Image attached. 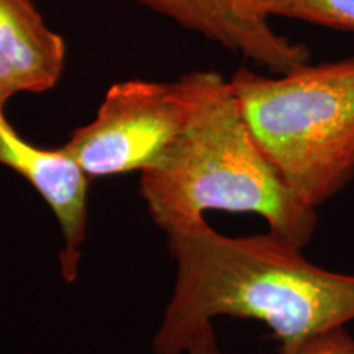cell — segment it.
I'll list each match as a JSON object with an SVG mask.
<instances>
[{
	"instance_id": "obj_7",
	"label": "cell",
	"mask_w": 354,
	"mask_h": 354,
	"mask_svg": "<svg viewBox=\"0 0 354 354\" xmlns=\"http://www.w3.org/2000/svg\"><path fill=\"white\" fill-rule=\"evenodd\" d=\"M66 43L32 0H0V102L51 91L63 76Z\"/></svg>"
},
{
	"instance_id": "obj_6",
	"label": "cell",
	"mask_w": 354,
	"mask_h": 354,
	"mask_svg": "<svg viewBox=\"0 0 354 354\" xmlns=\"http://www.w3.org/2000/svg\"><path fill=\"white\" fill-rule=\"evenodd\" d=\"M227 50L282 74L310 61V50L276 33L269 20L246 15L240 0H136Z\"/></svg>"
},
{
	"instance_id": "obj_8",
	"label": "cell",
	"mask_w": 354,
	"mask_h": 354,
	"mask_svg": "<svg viewBox=\"0 0 354 354\" xmlns=\"http://www.w3.org/2000/svg\"><path fill=\"white\" fill-rule=\"evenodd\" d=\"M243 13L269 20L294 19L336 30H354V0H240Z\"/></svg>"
},
{
	"instance_id": "obj_9",
	"label": "cell",
	"mask_w": 354,
	"mask_h": 354,
	"mask_svg": "<svg viewBox=\"0 0 354 354\" xmlns=\"http://www.w3.org/2000/svg\"><path fill=\"white\" fill-rule=\"evenodd\" d=\"M277 354H354V336L348 333L346 326H336L292 348H279Z\"/></svg>"
},
{
	"instance_id": "obj_10",
	"label": "cell",
	"mask_w": 354,
	"mask_h": 354,
	"mask_svg": "<svg viewBox=\"0 0 354 354\" xmlns=\"http://www.w3.org/2000/svg\"><path fill=\"white\" fill-rule=\"evenodd\" d=\"M184 354H223L216 339L214 325H207L190 339Z\"/></svg>"
},
{
	"instance_id": "obj_4",
	"label": "cell",
	"mask_w": 354,
	"mask_h": 354,
	"mask_svg": "<svg viewBox=\"0 0 354 354\" xmlns=\"http://www.w3.org/2000/svg\"><path fill=\"white\" fill-rule=\"evenodd\" d=\"M196 94L197 71L174 82L113 84L94 120L71 133L64 151L91 179L151 169L184 131Z\"/></svg>"
},
{
	"instance_id": "obj_1",
	"label": "cell",
	"mask_w": 354,
	"mask_h": 354,
	"mask_svg": "<svg viewBox=\"0 0 354 354\" xmlns=\"http://www.w3.org/2000/svg\"><path fill=\"white\" fill-rule=\"evenodd\" d=\"M166 236L176 282L153 354H184L216 317L263 322L282 349L354 322V274L310 263L276 233L227 236L201 220Z\"/></svg>"
},
{
	"instance_id": "obj_5",
	"label": "cell",
	"mask_w": 354,
	"mask_h": 354,
	"mask_svg": "<svg viewBox=\"0 0 354 354\" xmlns=\"http://www.w3.org/2000/svg\"><path fill=\"white\" fill-rule=\"evenodd\" d=\"M0 166L24 177L50 205L63 234L61 272L76 281L81 246L87 234L88 177L77 161L64 151L39 148L21 138L0 110Z\"/></svg>"
},
{
	"instance_id": "obj_2",
	"label": "cell",
	"mask_w": 354,
	"mask_h": 354,
	"mask_svg": "<svg viewBox=\"0 0 354 354\" xmlns=\"http://www.w3.org/2000/svg\"><path fill=\"white\" fill-rule=\"evenodd\" d=\"M140 194L165 233L205 220L209 210L254 214L304 250L318 225L317 210L295 198L261 151L232 84L215 71H197L187 125L161 161L141 172Z\"/></svg>"
},
{
	"instance_id": "obj_11",
	"label": "cell",
	"mask_w": 354,
	"mask_h": 354,
	"mask_svg": "<svg viewBox=\"0 0 354 354\" xmlns=\"http://www.w3.org/2000/svg\"><path fill=\"white\" fill-rule=\"evenodd\" d=\"M0 110H6V105H3L2 102H0Z\"/></svg>"
},
{
	"instance_id": "obj_3",
	"label": "cell",
	"mask_w": 354,
	"mask_h": 354,
	"mask_svg": "<svg viewBox=\"0 0 354 354\" xmlns=\"http://www.w3.org/2000/svg\"><path fill=\"white\" fill-rule=\"evenodd\" d=\"M251 135L299 202L317 210L354 180V56L230 79Z\"/></svg>"
}]
</instances>
